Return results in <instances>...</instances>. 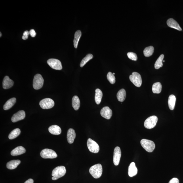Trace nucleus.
Here are the masks:
<instances>
[{
	"instance_id": "nucleus-1",
	"label": "nucleus",
	"mask_w": 183,
	"mask_h": 183,
	"mask_svg": "<svg viewBox=\"0 0 183 183\" xmlns=\"http://www.w3.org/2000/svg\"><path fill=\"white\" fill-rule=\"evenodd\" d=\"M66 172V168L63 166H58L53 170L52 179L55 180L64 176Z\"/></svg>"
},
{
	"instance_id": "nucleus-2",
	"label": "nucleus",
	"mask_w": 183,
	"mask_h": 183,
	"mask_svg": "<svg viewBox=\"0 0 183 183\" xmlns=\"http://www.w3.org/2000/svg\"><path fill=\"white\" fill-rule=\"evenodd\" d=\"M89 172L91 175L95 179L100 178L102 174V168L100 164H96L90 168Z\"/></svg>"
},
{
	"instance_id": "nucleus-3",
	"label": "nucleus",
	"mask_w": 183,
	"mask_h": 183,
	"mask_svg": "<svg viewBox=\"0 0 183 183\" xmlns=\"http://www.w3.org/2000/svg\"><path fill=\"white\" fill-rule=\"evenodd\" d=\"M141 144L147 152H152L154 150L155 145L154 142L150 140L142 139L141 140Z\"/></svg>"
},
{
	"instance_id": "nucleus-4",
	"label": "nucleus",
	"mask_w": 183,
	"mask_h": 183,
	"mask_svg": "<svg viewBox=\"0 0 183 183\" xmlns=\"http://www.w3.org/2000/svg\"><path fill=\"white\" fill-rule=\"evenodd\" d=\"M129 79L130 81L136 87H140L142 85V79L141 76L139 73L134 72L130 75Z\"/></svg>"
},
{
	"instance_id": "nucleus-5",
	"label": "nucleus",
	"mask_w": 183,
	"mask_h": 183,
	"mask_svg": "<svg viewBox=\"0 0 183 183\" xmlns=\"http://www.w3.org/2000/svg\"><path fill=\"white\" fill-rule=\"evenodd\" d=\"M44 79L42 76L40 74L36 75L34 78L33 87L35 90H39L43 87Z\"/></svg>"
},
{
	"instance_id": "nucleus-6",
	"label": "nucleus",
	"mask_w": 183,
	"mask_h": 183,
	"mask_svg": "<svg viewBox=\"0 0 183 183\" xmlns=\"http://www.w3.org/2000/svg\"><path fill=\"white\" fill-rule=\"evenodd\" d=\"M40 155L41 157L45 159H53L57 157L56 153L51 149H45L42 150Z\"/></svg>"
},
{
	"instance_id": "nucleus-7",
	"label": "nucleus",
	"mask_w": 183,
	"mask_h": 183,
	"mask_svg": "<svg viewBox=\"0 0 183 183\" xmlns=\"http://www.w3.org/2000/svg\"><path fill=\"white\" fill-rule=\"evenodd\" d=\"M87 147L90 152L97 153L99 152L100 146L97 143L91 138L88 139L87 142Z\"/></svg>"
},
{
	"instance_id": "nucleus-8",
	"label": "nucleus",
	"mask_w": 183,
	"mask_h": 183,
	"mask_svg": "<svg viewBox=\"0 0 183 183\" xmlns=\"http://www.w3.org/2000/svg\"><path fill=\"white\" fill-rule=\"evenodd\" d=\"M157 121L158 118L155 116H152L149 117L144 122V127L147 129H152L156 125Z\"/></svg>"
},
{
	"instance_id": "nucleus-9",
	"label": "nucleus",
	"mask_w": 183,
	"mask_h": 183,
	"mask_svg": "<svg viewBox=\"0 0 183 183\" xmlns=\"http://www.w3.org/2000/svg\"><path fill=\"white\" fill-rule=\"evenodd\" d=\"M54 104L53 100L50 98L44 99L39 102L40 106L42 109H51L54 106Z\"/></svg>"
},
{
	"instance_id": "nucleus-10",
	"label": "nucleus",
	"mask_w": 183,
	"mask_h": 183,
	"mask_svg": "<svg viewBox=\"0 0 183 183\" xmlns=\"http://www.w3.org/2000/svg\"><path fill=\"white\" fill-rule=\"evenodd\" d=\"M47 62L52 68L55 70H60L62 68V63L60 60L56 59H50Z\"/></svg>"
},
{
	"instance_id": "nucleus-11",
	"label": "nucleus",
	"mask_w": 183,
	"mask_h": 183,
	"mask_svg": "<svg viewBox=\"0 0 183 183\" xmlns=\"http://www.w3.org/2000/svg\"><path fill=\"white\" fill-rule=\"evenodd\" d=\"M121 155V151L120 147H116L114 149L113 156V163L116 166L118 165Z\"/></svg>"
},
{
	"instance_id": "nucleus-12",
	"label": "nucleus",
	"mask_w": 183,
	"mask_h": 183,
	"mask_svg": "<svg viewBox=\"0 0 183 183\" xmlns=\"http://www.w3.org/2000/svg\"><path fill=\"white\" fill-rule=\"evenodd\" d=\"M25 116H26V114L25 111L23 110H20L15 114L13 116L11 121L13 123H15V122L24 119Z\"/></svg>"
},
{
	"instance_id": "nucleus-13",
	"label": "nucleus",
	"mask_w": 183,
	"mask_h": 183,
	"mask_svg": "<svg viewBox=\"0 0 183 183\" xmlns=\"http://www.w3.org/2000/svg\"><path fill=\"white\" fill-rule=\"evenodd\" d=\"M102 116L107 119H110L112 115V111L108 107H104L100 111Z\"/></svg>"
},
{
	"instance_id": "nucleus-14",
	"label": "nucleus",
	"mask_w": 183,
	"mask_h": 183,
	"mask_svg": "<svg viewBox=\"0 0 183 183\" xmlns=\"http://www.w3.org/2000/svg\"><path fill=\"white\" fill-rule=\"evenodd\" d=\"M14 81L11 79L9 76H6L4 78L3 82V87L4 89H7L11 88L14 85Z\"/></svg>"
},
{
	"instance_id": "nucleus-15",
	"label": "nucleus",
	"mask_w": 183,
	"mask_h": 183,
	"mask_svg": "<svg viewBox=\"0 0 183 183\" xmlns=\"http://www.w3.org/2000/svg\"><path fill=\"white\" fill-rule=\"evenodd\" d=\"M167 24L168 26L170 28L175 29L179 31L182 30V29L179 25L176 20L173 18H170L168 19L167 21Z\"/></svg>"
},
{
	"instance_id": "nucleus-16",
	"label": "nucleus",
	"mask_w": 183,
	"mask_h": 183,
	"mask_svg": "<svg viewBox=\"0 0 183 183\" xmlns=\"http://www.w3.org/2000/svg\"><path fill=\"white\" fill-rule=\"evenodd\" d=\"M76 136V134L74 130L73 129H69L67 132V139L69 144H73L74 142Z\"/></svg>"
},
{
	"instance_id": "nucleus-17",
	"label": "nucleus",
	"mask_w": 183,
	"mask_h": 183,
	"mask_svg": "<svg viewBox=\"0 0 183 183\" xmlns=\"http://www.w3.org/2000/svg\"><path fill=\"white\" fill-rule=\"evenodd\" d=\"M138 172L137 168L135 165V164L134 162H132L129 166L128 168V175L130 177H132L136 175Z\"/></svg>"
},
{
	"instance_id": "nucleus-18",
	"label": "nucleus",
	"mask_w": 183,
	"mask_h": 183,
	"mask_svg": "<svg viewBox=\"0 0 183 183\" xmlns=\"http://www.w3.org/2000/svg\"><path fill=\"white\" fill-rule=\"evenodd\" d=\"M26 152V149L22 146H19L16 147L13 150L11 154L13 156H17L23 154Z\"/></svg>"
},
{
	"instance_id": "nucleus-19",
	"label": "nucleus",
	"mask_w": 183,
	"mask_h": 183,
	"mask_svg": "<svg viewBox=\"0 0 183 183\" xmlns=\"http://www.w3.org/2000/svg\"><path fill=\"white\" fill-rule=\"evenodd\" d=\"M48 130L50 133L54 135H59L62 133V130L60 128L59 126L56 125L50 126Z\"/></svg>"
},
{
	"instance_id": "nucleus-20",
	"label": "nucleus",
	"mask_w": 183,
	"mask_h": 183,
	"mask_svg": "<svg viewBox=\"0 0 183 183\" xmlns=\"http://www.w3.org/2000/svg\"><path fill=\"white\" fill-rule=\"evenodd\" d=\"M20 163L21 161L19 160H14L10 161L7 164V167L8 169L10 170L15 169Z\"/></svg>"
},
{
	"instance_id": "nucleus-21",
	"label": "nucleus",
	"mask_w": 183,
	"mask_h": 183,
	"mask_svg": "<svg viewBox=\"0 0 183 183\" xmlns=\"http://www.w3.org/2000/svg\"><path fill=\"white\" fill-rule=\"evenodd\" d=\"M16 98H12L8 100L4 105L3 109L5 110H9L14 106L16 102Z\"/></svg>"
},
{
	"instance_id": "nucleus-22",
	"label": "nucleus",
	"mask_w": 183,
	"mask_h": 183,
	"mask_svg": "<svg viewBox=\"0 0 183 183\" xmlns=\"http://www.w3.org/2000/svg\"><path fill=\"white\" fill-rule=\"evenodd\" d=\"M176 101V98L175 96L174 95H170L168 99V105L169 109L171 110H174L175 106Z\"/></svg>"
},
{
	"instance_id": "nucleus-23",
	"label": "nucleus",
	"mask_w": 183,
	"mask_h": 183,
	"mask_svg": "<svg viewBox=\"0 0 183 183\" xmlns=\"http://www.w3.org/2000/svg\"><path fill=\"white\" fill-rule=\"evenodd\" d=\"M102 96L103 94L101 90L99 89H97L95 90V100L97 104H100L101 102Z\"/></svg>"
},
{
	"instance_id": "nucleus-24",
	"label": "nucleus",
	"mask_w": 183,
	"mask_h": 183,
	"mask_svg": "<svg viewBox=\"0 0 183 183\" xmlns=\"http://www.w3.org/2000/svg\"><path fill=\"white\" fill-rule=\"evenodd\" d=\"M72 105L75 110H78L80 107V101L78 97L75 96L72 100Z\"/></svg>"
},
{
	"instance_id": "nucleus-25",
	"label": "nucleus",
	"mask_w": 183,
	"mask_h": 183,
	"mask_svg": "<svg viewBox=\"0 0 183 183\" xmlns=\"http://www.w3.org/2000/svg\"><path fill=\"white\" fill-rule=\"evenodd\" d=\"M126 96V93L124 89H121L118 92L117 97L119 101L123 102L125 100Z\"/></svg>"
},
{
	"instance_id": "nucleus-26",
	"label": "nucleus",
	"mask_w": 183,
	"mask_h": 183,
	"mask_svg": "<svg viewBox=\"0 0 183 183\" xmlns=\"http://www.w3.org/2000/svg\"><path fill=\"white\" fill-rule=\"evenodd\" d=\"M82 33L80 30H78L76 32L74 35V39L73 40L74 46L75 48H77Z\"/></svg>"
},
{
	"instance_id": "nucleus-27",
	"label": "nucleus",
	"mask_w": 183,
	"mask_h": 183,
	"mask_svg": "<svg viewBox=\"0 0 183 183\" xmlns=\"http://www.w3.org/2000/svg\"><path fill=\"white\" fill-rule=\"evenodd\" d=\"M152 91L154 93L159 94L161 91L162 85L159 82H157L153 84L152 87Z\"/></svg>"
},
{
	"instance_id": "nucleus-28",
	"label": "nucleus",
	"mask_w": 183,
	"mask_h": 183,
	"mask_svg": "<svg viewBox=\"0 0 183 183\" xmlns=\"http://www.w3.org/2000/svg\"><path fill=\"white\" fill-rule=\"evenodd\" d=\"M154 52V48L152 46H150L145 48L144 50V54L145 56L149 57L152 55Z\"/></svg>"
},
{
	"instance_id": "nucleus-29",
	"label": "nucleus",
	"mask_w": 183,
	"mask_h": 183,
	"mask_svg": "<svg viewBox=\"0 0 183 183\" xmlns=\"http://www.w3.org/2000/svg\"><path fill=\"white\" fill-rule=\"evenodd\" d=\"M20 130L18 128H17V129L13 130L9 135V139L13 140L18 137L20 134Z\"/></svg>"
},
{
	"instance_id": "nucleus-30",
	"label": "nucleus",
	"mask_w": 183,
	"mask_h": 183,
	"mask_svg": "<svg viewBox=\"0 0 183 183\" xmlns=\"http://www.w3.org/2000/svg\"><path fill=\"white\" fill-rule=\"evenodd\" d=\"M163 54H161L156 62L155 64V68L158 69L163 66V62L164 58Z\"/></svg>"
},
{
	"instance_id": "nucleus-31",
	"label": "nucleus",
	"mask_w": 183,
	"mask_h": 183,
	"mask_svg": "<svg viewBox=\"0 0 183 183\" xmlns=\"http://www.w3.org/2000/svg\"><path fill=\"white\" fill-rule=\"evenodd\" d=\"M93 57V56L91 54H89L87 55L85 57H84L81 61L80 64L81 67H83L87 64V63L89 62L90 60L92 59Z\"/></svg>"
},
{
	"instance_id": "nucleus-32",
	"label": "nucleus",
	"mask_w": 183,
	"mask_h": 183,
	"mask_svg": "<svg viewBox=\"0 0 183 183\" xmlns=\"http://www.w3.org/2000/svg\"><path fill=\"white\" fill-rule=\"evenodd\" d=\"M107 78L110 83L112 84H114L116 81L115 77L112 72H109L107 75Z\"/></svg>"
},
{
	"instance_id": "nucleus-33",
	"label": "nucleus",
	"mask_w": 183,
	"mask_h": 183,
	"mask_svg": "<svg viewBox=\"0 0 183 183\" xmlns=\"http://www.w3.org/2000/svg\"><path fill=\"white\" fill-rule=\"evenodd\" d=\"M127 56L130 59L132 60L136 61L137 60V56L136 53L132 52H128Z\"/></svg>"
},
{
	"instance_id": "nucleus-34",
	"label": "nucleus",
	"mask_w": 183,
	"mask_h": 183,
	"mask_svg": "<svg viewBox=\"0 0 183 183\" xmlns=\"http://www.w3.org/2000/svg\"><path fill=\"white\" fill-rule=\"evenodd\" d=\"M30 34L29 32L28 31H26L24 32L23 33V36L22 37V39L24 40H26L28 39V36Z\"/></svg>"
},
{
	"instance_id": "nucleus-35",
	"label": "nucleus",
	"mask_w": 183,
	"mask_h": 183,
	"mask_svg": "<svg viewBox=\"0 0 183 183\" xmlns=\"http://www.w3.org/2000/svg\"><path fill=\"white\" fill-rule=\"evenodd\" d=\"M169 183H179V180L177 178H174L170 181Z\"/></svg>"
},
{
	"instance_id": "nucleus-36",
	"label": "nucleus",
	"mask_w": 183,
	"mask_h": 183,
	"mask_svg": "<svg viewBox=\"0 0 183 183\" xmlns=\"http://www.w3.org/2000/svg\"><path fill=\"white\" fill-rule=\"evenodd\" d=\"M29 33H30V34L31 36L33 37H34L36 35V33L35 32L34 29H31L29 31Z\"/></svg>"
},
{
	"instance_id": "nucleus-37",
	"label": "nucleus",
	"mask_w": 183,
	"mask_h": 183,
	"mask_svg": "<svg viewBox=\"0 0 183 183\" xmlns=\"http://www.w3.org/2000/svg\"><path fill=\"white\" fill-rule=\"evenodd\" d=\"M34 180L32 179H29L28 180L25 182L24 183H33Z\"/></svg>"
},
{
	"instance_id": "nucleus-38",
	"label": "nucleus",
	"mask_w": 183,
	"mask_h": 183,
	"mask_svg": "<svg viewBox=\"0 0 183 183\" xmlns=\"http://www.w3.org/2000/svg\"><path fill=\"white\" fill-rule=\"evenodd\" d=\"M0 33H1V34H0V35H1V36H0V37H1V35H2L1 33V32Z\"/></svg>"
},
{
	"instance_id": "nucleus-39",
	"label": "nucleus",
	"mask_w": 183,
	"mask_h": 183,
	"mask_svg": "<svg viewBox=\"0 0 183 183\" xmlns=\"http://www.w3.org/2000/svg\"><path fill=\"white\" fill-rule=\"evenodd\" d=\"M113 74L114 75L115 74V73H113Z\"/></svg>"
},
{
	"instance_id": "nucleus-40",
	"label": "nucleus",
	"mask_w": 183,
	"mask_h": 183,
	"mask_svg": "<svg viewBox=\"0 0 183 183\" xmlns=\"http://www.w3.org/2000/svg\"><path fill=\"white\" fill-rule=\"evenodd\" d=\"M163 62H165V60H163Z\"/></svg>"
}]
</instances>
